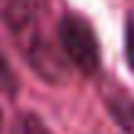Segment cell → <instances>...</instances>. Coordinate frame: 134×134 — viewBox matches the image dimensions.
<instances>
[{
    "label": "cell",
    "instance_id": "6da1fadb",
    "mask_svg": "<svg viewBox=\"0 0 134 134\" xmlns=\"http://www.w3.org/2000/svg\"><path fill=\"white\" fill-rule=\"evenodd\" d=\"M57 40L65 57L82 75H94L99 70V42L85 18L70 13L57 23Z\"/></svg>",
    "mask_w": 134,
    "mask_h": 134
},
{
    "label": "cell",
    "instance_id": "7a4b0ae2",
    "mask_svg": "<svg viewBox=\"0 0 134 134\" xmlns=\"http://www.w3.org/2000/svg\"><path fill=\"white\" fill-rule=\"evenodd\" d=\"M104 104L109 109L112 119L117 122L124 134H134V99L119 87H112L104 92Z\"/></svg>",
    "mask_w": 134,
    "mask_h": 134
},
{
    "label": "cell",
    "instance_id": "3957f363",
    "mask_svg": "<svg viewBox=\"0 0 134 134\" xmlns=\"http://www.w3.org/2000/svg\"><path fill=\"white\" fill-rule=\"evenodd\" d=\"M23 134H50L45 122L37 114H25L23 117Z\"/></svg>",
    "mask_w": 134,
    "mask_h": 134
},
{
    "label": "cell",
    "instance_id": "277c9868",
    "mask_svg": "<svg viewBox=\"0 0 134 134\" xmlns=\"http://www.w3.org/2000/svg\"><path fill=\"white\" fill-rule=\"evenodd\" d=\"M124 42H127V62H129V67L134 70V18H129V23H127Z\"/></svg>",
    "mask_w": 134,
    "mask_h": 134
},
{
    "label": "cell",
    "instance_id": "5b68a950",
    "mask_svg": "<svg viewBox=\"0 0 134 134\" xmlns=\"http://www.w3.org/2000/svg\"><path fill=\"white\" fill-rule=\"evenodd\" d=\"M0 127H3V114H0Z\"/></svg>",
    "mask_w": 134,
    "mask_h": 134
}]
</instances>
